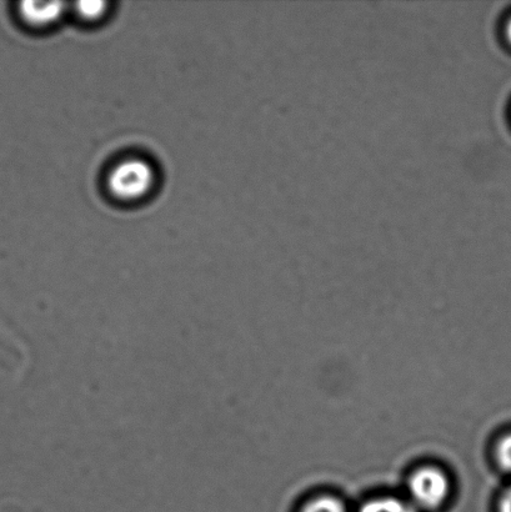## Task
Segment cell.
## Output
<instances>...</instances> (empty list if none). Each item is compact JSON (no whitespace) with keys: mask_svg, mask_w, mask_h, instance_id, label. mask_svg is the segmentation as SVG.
<instances>
[{"mask_svg":"<svg viewBox=\"0 0 511 512\" xmlns=\"http://www.w3.org/2000/svg\"><path fill=\"white\" fill-rule=\"evenodd\" d=\"M499 512H511V486L507 491H505L503 499L500 501Z\"/></svg>","mask_w":511,"mask_h":512,"instance_id":"9","label":"cell"},{"mask_svg":"<svg viewBox=\"0 0 511 512\" xmlns=\"http://www.w3.org/2000/svg\"><path fill=\"white\" fill-rule=\"evenodd\" d=\"M22 360V351L17 344L0 330V368L7 371L18 369Z\"/></svg>","mask_w":511,"mask_h":512,"instance_id":"4","label":"cell"},{"mask_svg":"<svg viewBox=\"0 0 511 512\" xmlns=\"http://www.w3.org/2000/svg\"><path fill=\"white\" fill-rule=\"evenodd\" d=\"M360 512H417L414 506L397 498L374 499L365 504Z\"/></svg>","mask_w":511,"mask_h":512,"instance_id":"5","label":"cell"},{"mask_svg":"<svg viewBox=\"0 0 511 512\" xmlns=\"http://www.w3.org/2000/svg\"><path fill=\"white\" fill-rule=\"evenodd\" d=\"M80 18L85 20H97L104 17L108 3L105 2H80L75 5Z\"/></svg>","mask_w":511,"mask_h":512,"instance_id":"7","label":"cell"},{"mask_svg":"<svg viewBox=\"0 0 511 512\" xmlns=\"http://www.w3.org/2000/svg\"><path fill=\"white\" fill-rule=\"evenodd\" d=\"M507 35H508V38L511 42V18L509 19V22L507 24Z\"/></svg>","mask_w":511,"mask_h":512,"instance_id":"10","label":"cell"},{"mask_svg":"<svg viewBox=\"0 0 511 512\" xmlns=\"http://www.w3.org/2000/svg\"><path fill=\"white\" fill-rule=\"evenodd\" d=\"M65 4L59 2L38 3L23 2L19 5V14L24 22L32 27H48L62 18Z\"/></svg>","mask_w":511,"mask_h":512,"instance_id":"3","label":"cell"},{"mask_svg":"<svg viewBox=\"0 0 511 512\" xmlns=\"http://www.w3.org/2000/svg\"><path fill=\"white\" fill-rule=\"evenodd\" d=\"M409 491L415 503L422 508L437 509L449 496V480L439 469H420L409 480Z\"/></svg>","mask_w":511,"mask_h":512,"instance_id":"2","label":"cell"},{"mask_svg":"<svg viewBox=\"0 0 511 512\" xmlns=\"http://www.w3.org/2000/svg\"><path fill=\"white\" fill-rule=\"evenodd\" d=\"M303 512H347V509L342 501L324 496L305 506Z\"/></svg>","mask_w":511,"mask_h":512,"instance_id":"6","label":"cell"},{"mask_svg":"<svg viewBox=\"0 0 511 512\" xmlns=\"http://www.w3.org/2000/svg\"><path fill=\"white\" fill-rule=\"evenodd\" d=\"M155 183V172L143 159H128L119 163L108 178L110 193L124 202H134L150 193Z\"/></svg>","mask_w":511,"mask_h":512,"instance_id":"1","label":"cell"},{"mask_svg":"<svg viewBox=\"0 0 511 512\" xmlns=\"http://www.w3.org/2000/svg\"><path fill=\"white\" fill-rule=\"evenodd\" d=\"M497 459L505 473L511 474V434L505 435L499 441L497 448Z\"/></svg>","mask_w":511,"mask_h":512,"instance_id":"8","label":"cell"}]
</instances>
